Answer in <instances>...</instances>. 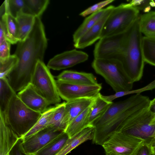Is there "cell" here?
Wrapping results in <instances>:
<instances>
[{"label": "cell", "mask_w": 155, "mask_h": 155, "mask_svg": "<svg viewBox=\"0 0 155 155\" xmlns=\"http://www.w3.org/2000/svg\"><path fill=\"white\" fill-rule=\"evenodd\" d=\"M147 96L135 94L127 99L110 104L105 112L91 124L96 132L104 126L113 119L129 109L149 100Z\"/></svg>", "instance_id": "obj_10"}, {"label": "cell", "mask_w": 155, "mask_h": 155, "mask_svg": "<svg viewBox=\"0 0 155 155\" xmlns=\"http://www.w3.org/2000/svg\"><path fill=\"white\" fill-rule=\"evenodd\" d=\"M151 7H155V0H151L150 2Z\"/></svg>", "instance_id": "obj_40"}, {"label": "cell", "mask_w": 155, "mask_h": 155, "mask_svg": "<svg viewBox=\"0 0 155 155\" xmlns=\"http://www.w3.org/2000/svg\"><path fill=\"white\" fill-rule=\"evenodd\" d=\"M8 5L9 13L15 18L20 12L31 14L25 0H8Z\"/></svg>", "instance_id": "obj_31"}, {"label": "cell", "mask_w": 155, "mask_h": 155, "mask_svg": "<svg viewBox=\"0 0 155 155\" xmlns=\"http://www.w3.org/2000/svg\"><path fill=\"white\" fill-rule=\"evenodd\" d=\"M94 128L88 126L75 135L70 137L64 146L56 155H66L73 149L85 142L92 140Z\"/></svg>", "instance_id": "obj_17"}, {"label": "cell", "mask_w": 155, "mask_h": 155, "mask_svg": "<svg viewBox=\"0 0 155 155\" xmlns=\"http://www.w3.org/2000/svg\"><path fill=\"white\" fill-rule=\"evenodd\" d=\"M91 106L76 117L69 123L65 131L69 138L89 126L88 117Z\"/></svg>", "instance_id": "obj_24"}, {"label": "cell", "mask_w": 155, "mask_h": 155, "mask_svg": "<svg viewBox=\"0 0 155 155\" xmlns=\"http://www.w3.org/2000/svg\"><path fill=\"white\" fill-rule=\"evenodd\" d=\"M17 95L22 102L30 109L37 112L43 113L50 105L30 83L18 92Z\"/></svg>", "instance_id": "obj_13"}, {"label": "cell", "mask_w": 155, "mask_h": 155, "mask_svg": "<svg viewBox=\"0 0 155 155\" xmlns=\"http://www.w3.org/2000/svg\"><path fill=\"white\" fill-rule=\"evenodd\" d=\"M20 138L7 124L0 111V155H8Z\"/></svg>", "instance_id": "obj_16"}, {"label": "cell", "mask_w": 155, "mask_h": 155, "mask_svg": "<svg viewBox=\"0 0 155 155\" xmlns=\"http://www.w3.org/2000/svg\"><path fill=\"white\" fill-rule=\"evenodd\" d=\"M114 7L111 5L106 8V12L103 17L74 43V46L76 48H84L101 39L105 23Z\"/></svg>", "instance_id": "obj_14"}, {"label": "cell", "mask_w": 155, "mask_h": 155, "mask_svg": "<svg viewBox=\"0 0 155 155\" xmlns=\"http://www.w3.org/2000/svg\"><path fill=\"white\" fill-rule=\"evenodd\" d=\"M88 55L86 53L75 49L58 54L49 60L47 66L49 69L60 70L72 67L87 61Z\"/></svg>", "instance_id": "obj_12"}, {"label": "cell", "mask_w": 155, "mask_h": 155, "mask_svg": "<svg viewBox=\"0 0 155 155\" xmlns=\"http://www.w3.org/2000/svg\"><path fill=\"white\" fill-rule=\"evenodd\" d=\"M65 103L64 102L55 105L54 112L47 126H54L65 132L69 124Z\"/></svg>", "instance_id": "obj_20"}, {"label": "cell", "mask_w": 155, "mask_h": 155, "mask_svg": "<svg viewBox=\"0 0 155 155\" xmlns=\"http://www.w3.org/2000/svg\"><path fill=\"white\" fill-rule=\"evenodd\" d=\"M146 145L149 149L151 155H155V139L150 138L146 140Z\"/></svg>", "instance_id": "obj_37"}, {"label": "cell", "mask_w": 155, "mask_h": 155, "mask_svg": "<svg viewBox=\"0 0 155 155\" xmlns=\"http://www.w3.org/2000/svg\"><path fill=\"white\" fill-rule=\"evenodd\" d=\"M56 78L57 80L75 84L91 85L99 84L91 73L72 70L63 71Z\"/></svg>", "instance_id": "obj_18"}, {"label": "cell", "mask_w": 155, "mask_h": 155, "mask_svg": "<svg viewBox=\"0 0 155 155\" xmlns=\"http://www.w3.org/2000/svg\"><path fill=\"white\" fill-rule=\"evenodd\" d=\"M142 45L145 62L155 66V38L143 37Z\"/></svg>", "instance_id": "obj_28"}, {"label": "cell", "mask_w": 155, "mask_h": 155, "mask_svg": "<svg viewBox=\"0 0 155 155\" xmlns=\"http://www.w3.org/2000/svg\"><path fill=\"white\" fill-rule=\"evenodd\" d=\"M3 2L5 9L3 13H0V27L3 30L6 39L11 44H15L19 41L18 24L16 18L9 12L8 0Z\"/></svg>", "instance_id": "obj_15"}, {"label": "cell", "mask_w": 155, "mask_h": 155, "mask_svg": "<svg viewBox=\"0 0 155 155\" xmlns=\"http://www.w3.org/2000/svg\"><path fill=\"white\" fill-rule=\"evenodd\" d=\"M64 131L54 126H47L23 139V148L27 154L32 155Z\"/></svg>", "instance_id": "obj_11"}, {"label": "cell", "mask_w": 155, "mask_h": 155, "mask_svg": "<svg viewBox=\"0 0 155 155\" xmlns=\"http://www.w3.org/2000/svg\"><path fill=\"white\" fill-rule=\"evenodd\" d=\"M69 138L64 131L32 155H56Z\"/></svg>", "instance_id": "obj_23"}, {"label": "cell", "mask_w": 155, "mask_h": 155, "mask_svg": "<svg viewBox=\"0 0 155 155\" xmlns=\"http://www.w3.org/2000/svg\"><path fill=\"white\" fill-rule=\"evenodd\" d=\"M57 89L61 98L67 101L84 98H96L102 88L101 84L84 85L56 80Z\"/></svg>", "instance_id": "obj_9"}, {"label": "cell", "mask_w": 155, "mask_h": 155, "mask_svg": "<svg viewBox=\"0 0 155 155\" xmlns=\"http://www.w3.org/2000/svg\"><path fill=\"white\" fill-rule=\"evenodd\" d=\"M106 8L93 13L86 18L73 35L74 43L97 23L104 16L106 11Z\"/></svg>", "instance_id": "obj_22"}, {"label": "cell", "mask_w": 155, "mask_h": 155, "mask_svg": "<svg viewBox=\"0 0 155 155\" xmlns=\"http://www.w3.org/2000/svg\"><path fill=\"white\" fill-rule=\"evenodd\" d=\"M2 113L7 124L21 138L34 127L42 114L27 107L16 94L12 97L5 111Z\"/></svg>", "instance_id": "obj_3"}, {"label": "cell", "mask_w": 155, "mask_h": 155, "mask_svg": "<svg viewBox=\"0 0 155 155\" xmlns=\"http://www.w3.org/2000/svg\"><path fill=\"white\" fill-rule=\"evenodd\" d=\"M35 18L33 15L22 12L18 13L16 18L18 27L19 41L25 40L30 33L34 25Z\"/></svg>", "instance_id": "obj_21"}, {"label": "cell", "mask_w": 155, "mask_h": 155, "mask_svg": "<svg viewBox=\"0 0 155 155\" xmlns=\"http://www.w3.org/2000/svg\"><path fill=\"white\" fill-rule=\"evenodd\" d=\"M96 98H81L65 102V109L68 119L69 124L74 118L90 107Z\"/></svg>", "instance_id": "obj_19"}, {"label": "cell", "mask_w": 155, "mask_h": 155, "mask_svg": "<svg viewBox=\"0 0 155 155\" xmlns=\"http://www.w3.org/2000/svg\"><path fill=\"white\" fill-rule=\"evenodd\" d=\"M140 16L126 31L100 39L94 50V58H114L120 61L127 74L134 82L142 78L145 62Z\"/></svg>", "instance_id": "obj_1"}, {"label": "cell", "mask_w": 155, "mask_h": 155, "mask_svg": "<svg viewBox=\"0 0 155 155\" xmlns=\"http://www.w3.org/2000/svg\"><path fill=\"white\" fill-rule=\"evenodd\" d=\"M114 0H107L103 1L88 7L81 12L79 15L82 17H85L90 14H91L101 9L107 5L111 3Z\"/></svg>", "instance_id": "obj_33"}, {"label": "cell", "mask_w": 155, "mask_h": 155, "mask_svg": "<svg viewBox=\"0 0 155 155\" xmlns=\"http://www.w3.org/2000/svg\"><path fill=\"white\" fill-rule=\"evenodd\" d=\"M91 66L95 72L102 76L115 92L132 90L134 82L127 74L119 60L94 58Z\"/></svg>", "instance_id": "obj_4"}, {"label": "cell", "mask_w": 155, "mask_h": 155, "mask_svg": "<svg viewBox=\"0 0 155 155\" xmlns=\"http://www.w3.org/2000/svg\"><path fill=\"white\" fill-rule=\"evenodd\" d=\"M140 30L145 36L155 38V12L150 11L140 15Z\"/></svg>", "instance_id": "obj_26"}, {"label": "cell", "mask_w": 155, "mask_h": 155, "mask_svg": "<svg viewBox=\"0 0 155 155\" xmlns=\"http://www.w3.org/2000/svg\"><path fill=\"white\" fill-rule=\"evenodd\" d=\"M139 16V11L128 3L114 7L105 23L101 39L126 31Z\"/></svg>", "instance_id": "obj_5"}, {"label": "cell", "mask_w": 155, "mask_h": 155, "mask_svg": "<svg viewBox=\"0 0 155 155\" xmlns=\"http://www.w3.org/2000/svg\"><path fill=\"white\" fill-rule=\"evenodd\" d=\"M31 14L40 18L49 3V0H25Z\"/></svg>", "instance_id": "obj_30"}, {"label": "cell", "mask_w": 155, "mask_h": 155, "mask_svg": "<svg viewBox=\"0 0 155 155\" xmlns=\"http://www.w3.org/2000/svg\"><path fill=\"white\" fill-rule=\"evenodd\" d=\"M11 44L5 38H0V61L8 59L10 56Z\"/></svg>", "instance_id": "obj_34"}, {"label": "cell", "mask_w": 155, "mask_h": 155, "mask_svg": "<svg viewBox=\"0 0 155 155\" xmlns=\"http://www.w3.org/2000/svg\"><path fill=\"white\" fill-rule=\"evenodd\" d=\"M146 141L139 137L116 132L102 146L106 155H137Z\"/></svg>", "instance_id": "obj_8"}, {"label": "cell", "mask_w": 155, "mask_h": 155, "mask_svg": "<svg viewBox=\"0 0 155 155\" xmlns=\"http://www.w3.org/2000/svg\"><path fill=\"white\" fill-rule=\"evenodd\" d=\"M149 105L130 115L116 132L135 136L146 140L150 138L155 130V126L150 124L155 113L150 111Z\"/></svg>", "instance_id": "obj_6"}, {"label": "cell", "mask_w": 155, "mask_h": 155, "mask_svg": "<svg viewBox=\"0 0 155 155\" xmlns=\"http://www.w3.org/2000/svg\"><path fill=\"white\" fill-rule=\"evenodd\" d=\"M149 108L151 112L155 113V97L152 100H150Z\"/></svg>", "instance_id": "obj_39"}, {"label": "cell", "mask_w": 155, "mask_h": 155, "mask_svg": "<svg viewBox=\"0 0 155 155\" xmlns=\"http://www.w3.org/2000/svg\"><path fill=\"white\" fill-rule=\"evenodd\" d=\"M45 29L40 18L35 17L30 33L25 40L18 42L14 53L18 61L7 77L16 92L30 83L38 62L43 61L48 45Z\"/></svg>", "instance_id": "obj_2"}, {"label": "cell", "mask_w": 155, "mask_h": 155, "mask_svg": "<svg viewBox=\"0 0 155 155\" xmlns=\"http://www.w3.org/2000/svg\"><path fill=\"white\" fill-rule=\"evenodd\" d=\"M100 93L90 107L88 117L89 126L95 120L101 116L109 107L112 103L105 101L101 97Z\"/></svg>", "instance_id": "obj_25"}, {"label": "cell", "mask_w": 155, "mask_h": 155, "mask_svg": "<svg viewBox=\"0 0 155 155\" xmlns=\"http://www.w3.org/2000/svg\"><path fill=\"white\" fill-rule=\"evenodd\" d=\"M30 83L50 105L60 103L56 80L43 61L38 62Z\"/></svg>", "instance_id": "obj_7"}, {"label": "cell", "mask_w": 155, "mask_h": 155, "mask_svg": "<svg viewBox=\"0 0 155 155\" xmlns=\"http://www.w3.org/2000/svg\"><path fill=\"white\" fill-rule=\"evenodd\" d=\"M55 106L49 107L43 113L34 127L22 138L24 139L34 134L47 126L54 110Z\"/></svg>", "instance_id": "obj_29"}, {"label": "cell", "mask_w": 155, "mask_h": 155, "mask_svg": "<svg viewBox=\"0 0 155 155\" xmlns=\"http://www.w3.org/2000/svg\"><path fill=\"white\" fill-rule=\"evenodd\" d=\"M23 139L20 138L13 146L8 155H28L25 152L22 145Z\"/></svg>", "instance_id": "obj_36"}, {"label": "cell", "mask_w": 155, "mask_h": 155, "mask_svg": "<svg viewBox=\"0 0 155 155\" xmlns=\"http://www.w3.org/2000/svg\"><path fill=\"white\" fill-rule=\"evenodd\" d=\"M150 0H133L128 3L129 5L133 7L139 11L143 10L146 13L150 12L151 7L150 6Z\"/></svg>", "instance_id": "obj_35"}, {"label": "cell", "mask_w": 155, "mask_h": 155, "mask_svg": "<svg viewBox=\"0 0 155 155\" xmlns=\"http://www.w3.org/2000/svg\"><path fill=\"white\" fill-rule=\"evenodd\" d=\"M137 155H151L148 147L145 144L140 150Z\"/></svg>", "instance_id": "obj_38"}, {"label": "cell", "mask_w": 155, "mask_h": 155, "mask_svg": "<svg viewBox=\"0 0 155 155\" xmlns=\"http://www.w3.org/2000/svg\"><path fill=\"white\" fill-rule=\"evenodd\" d=\"M18 61V58L14 54L5 61H0V78H7L16 65Z\"/></svg>", "instance_id": "obj_32"}, {"label": "cell", "mask_w": 155, "mask_h": 155, "mask_svg": "<svg viewBox=\"0 0 155 155\" xmlns=\"http://www.w3.org/2000/svg\"><path fill=\"white\" fill-rule=\"evenodd\" d=\"M16 94L7 78H0V111L4 113L13 96Z\"/></svg>", "instance_id": "obj_27"}]
</instances>
